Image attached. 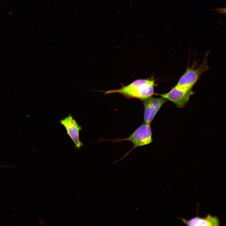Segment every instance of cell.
<instances>
[{
	"mask_svg": "<svg viewBox=\"0 0 226 226\" xmlns=\"http://www.w3.org/2000/svg\"><path fill=\"white\" fill-rule=\"evenodd\" d=\"M155 85V80L153 78L139 79L128 85L123 86L120 89L105 91L104 93H118L128 98H135L143 100L154 94Z\"/></svg>",
	"mask_w": 226,
	"mask_h": 226,
	"instance_id": "cell-1",
	"label": "cell"
},
{
	"mask_svg": "<svg viewBox=\"0 0 226 226\" xmlns=\"http://www.w3.org/2000/svg\"><path fill=\"white\" fill-rule=\"evenodd\" d=\"M183 222L187 226H218L220 225V222L218 217L208 214L204 217L196 216L189 220L180 218Z\"/></svg>",
	"mask_w": 226,
	"mask_h": 226,
	"instance_id": "cell-7",
	"label": "cell"
},
{
	"mask_svg": "<svg viewBox=\"0 0 226 226\" xmlns=\"http://www.w3.org/2000/svg\"><path fill=\"white\" fill-rule=\"evenodd\" d=\"M0 167H10V166H3V165H0Z\"/></svg>",
	"mask_w": 226,
	"mask_h": 226,
	"instance_id": "cell-8",
	"label": "cell"
},
{
	"mask_svg": "<svg viewBox=\"0 0 226 226\" xmlns=\"http://www.w3.org/2000/svg\"><path fill=\"white\" fill-rule=\"evenodd\" d=\"M194 94L192 89L185 91L178 89L175 87L168 93L159 95L175 104L178 107H183Z\"/></svg>",
	"mask_w": 226,
	"mask_h": 226,
	"instance_id": "cell-6",
	"label": "cell"
},
{
	"mask_svg": "<svg viewBox=\"0 0 226 226\" xmlns=\"http://www.w3.org/2000/svg\"><path fill=\"white\" fill-rule=\"evenodd\" d=\"M207 63V57L197 68L188 67L185 73L181 77L176 85V89L182 90L191 89L200 76L208 68Z\"/></svg>",
	"mask_w": 226,
	"mask_h": 226,
	"instance_id": "cell-2",
	"label": "cell"
},
{
	"mask_svg": "<svg viewBox=\"0 0 226 226\" xmlns=\"http://www.w3.org/2000/svg\"><path fill=\"white\" fill-rule=\"evenodd\" d=\"M116 141H129L133 144V148L148 145L152 141V132L150 124L144 123L128 137L116 140Z\"/></svg>",
	"mask_w": 226,
	"mask_h": 226,
	"instance_id": "cell-3",
	"label": "cell"
},
{
	"mask_svg": "<svg viewBox=\"0 0 226 226\" xmlns=\"http://www.w3.org/2000/svg\"><path fill=\"white\" fill-rule=\"evenodd\" d=\"M167 100L162 97L156 98L152 96L143 100L144 123L150 124L157 112Z\"/></svg>",
	"mask_w": 226,
	"mask_h": 226,
	"instance_id": "cell-4",
	"label": "cell"
},
{
	"mask_svg": "<svg viewBox=\"0 0 226 226\" xmlns=\"http://www.w3.org/2000/svg\"><path fill=\"white\" fill-rule=\"evenodd\" d=\"M61 124L65 128L67 134L72 139L75 148H80L83 146L79 139V132L82 127L71 115L60 121Z\"/></svg>",
	"mask_w": 226,
	"mask_h": 226,
	"instance_id": "cell-5",
	"label": "cell"
}]
</instances>
